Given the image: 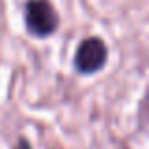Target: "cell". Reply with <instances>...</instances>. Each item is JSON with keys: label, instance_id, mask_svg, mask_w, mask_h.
Segmentation results:
<instances>
[{"label": "cell", "instance_id": "cell-1", "mask_svg": "<svg viewBox=\"0 0 149 149\" xmlns=\"http://www.w3.org/2000/svg\"><path fill=\"white\" fill-rule=\"evenodd\" d=\"M23 21L26 32L34 38H49L58 29V13L51 0H26Z\"/></svg>", "mask_w": 149, "mask_h": 149}, {"label": "cell", "instance_id": "cell-2", "mask_svg": "<svg viewBox=\"0 0 149 149\" xmlns=\"http://www.w3.org/2000/svg\"><path fill=\"white\" fill-rule=\"evenodd\" d=\"M108 61V45L98 36H89L81 40L76 49L74 66L79 74H96L104 68Z\"/></svg>", "mask_w": 149, "mask_h": 149}]
</instances>
